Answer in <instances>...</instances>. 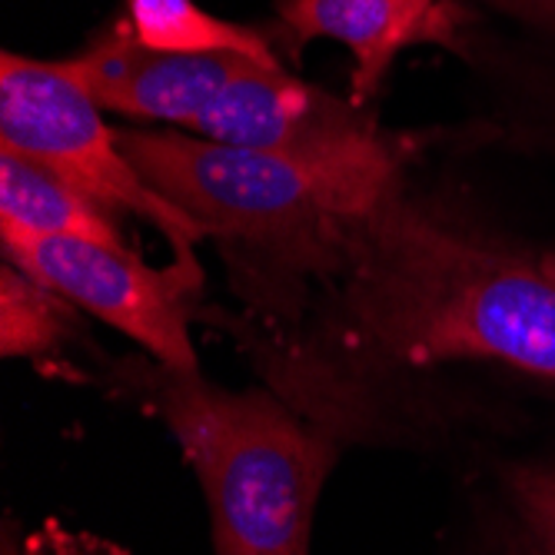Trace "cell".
<instances>
[{"mask_svg": "<svg viewBox=\"0 0 555 555\" xmlns=\"http://www.w3.org/2000/svg\"><path fill=\"white\" fill-rule=\"evenodd\" d=\"M34 545H37V555H111L100 545H87V542H77L70 535H57L54 529L43 532Z\"/></svg>", "mask_w": 555, "mask_h": 555, "instance_id": "13", "label": "cell"}, {"mask_svg": "<svg viewBox=\"0 0 555 555\" xmlns=\"http://www.w3.org/2000/svg\"><path fill=\"white\" fill-rule=\"evenodd\" d=\"M0 243L8 263L143 346L164 370H199L190 339L193 293L204 286L199 267L173 260L160 270L127 246L83 236H0Z\"/></svg>", "mask_w": 555, "mask_h": 555, "instance_id": "5", "label": "cell"}, {"mask_svg": "<svg viewBox=\"0 0 555 555\" xmlns=\"http://www.w3.org/2000/svg\"><path fill=\"white\" fill-rule=\"evenodd\" d=\"M0 146L57 170L104 207L154 223L173 246V260L199 267V230L177 204L150 186L127 157L120 130H111L104 107L70 74L67 61L0 57Z\"/></svg>", "mask_w": 555, "mask_h": 555, "instance_id": "4", "label": "cell"}, {"mask_svg": "<svg viewBox=\"0 0 555 555\" xmlns=\"http://www.w3.org/2000/svg\"><path fill=\"white\" fill-rule=\"evenodd\" d=\"M154 406L207 495L217 555H310L333 446L260 389L157 370Z\"/></svg>", "mask_w": 555, "mask_h": 555, "instance_id": "3", "label": "cell"}, {"mask_svg": "<svg viewBox=\"0 0 555 555\" xmlns=\"http://www.w3.org/2000/svg\"><path fill=\"white\" fill-rule=\"evenodd\" d=\"M193 133L302 164L396 167L392 143L383 140L363 104L302 83L280 64H257L236 77L193 124Z\"/></svg>", "mask_w": 555, "mask_h": 555, "instance_id": "6", "label": "cell"}, {"mask_svg": "<svg viewBox=\"0 0 555 555\" xmlns=\"http://www.w3.org/2000/svg\"><path fill=\"white\" fill-rule=\"evenodd\" d=\"M260 61L243 54H173L140 43L130 30L100 34L77 57L70 74L104 111L160 120L193 130L217 96Z\"/></svg>", "mask_w": 555, "mask_h": 555, "instance_id": "7", "label": "cell"}, {"mask_svg": "<svg viewBox=\"0 0 555 555\" xmlns=\"http://www.w3.org/2000/svg\"><path fill=\"white\" fill-rule=\"evenodd\" d=\"M130 34L173 54H243L260 64H280L270 43L243 24L204 11L196 0H127Z\"/></svg>", "mask_w": 555, "mask_h": 555, "instance_id": "10", "label": "cell"}, {"mask_svg": "<svg viewBox=\"0 0 555 555\" xmlns=\"http://www.w3.org/2000/svg\"><path fill=\"white\" fill-rule=\"evenodd\" d=\"M77 326V307L57 289L4 260L0 270V352L40 360L57 352Z\"/></svg>", "mask_w": 555, "mask_h": 555, "instance_id": "11", "label": "cell"}, {"mask_svg": "<svg viewBox=\"0 0 555 555\" xmlns=\"http://www.w3.org/2000/svg\"><path fill=\"white\" fill-rule=\"evenodd\" d=\"M346 346L392 370L486 360L555 379V283L539 263L426 217L392 190L343 270Z\"/></svg>", "mask_w": 555, "mask_h": 555, "instance_id": "1", "label": "cell"}, {"mask_svg": "<svg viewBox=\"0 0 555 555\" xmlns=\"http://www.w3.org/2000/svg\"><path fill=\"white\" fill-rule=\"evenodd\" d=\"M492 555H555V463L502 469Z\"/></svg>", "mask_w": 555, "mask_h": 555, "instance_id": "12", "label": "cell"}, {"mask_svg": "<svg viewBox=\"0 0 555 555\" xmlns=\"http://www.w3.org/2000/svg\"><path fill=\"white\" fill-rule=\"evenodd\" d=\"M283 24L296 40H336L357 57V104L376 90L396 54L420 37L423 21L402 0H283Z\"/></svg>", "mask_w": 555, "mask_h": 555, "instance_id": "9", "label": "cell"}, {"mask_svg": "<svg viewBox=\"0 0 555 555\" xmlns=\"http://www.w3.org/2000/svg\"><path fill=\"white\" fill-rule=\"evenodd\" d=\"M120 143L260 302L343 276L363 220L396 190V167L302 164L170 130H120Z\"/></svg>", "mask_w": 555, "mask_h": 555, "instance_id": "2", "label": "cell"}, {"mask_svg": "<svg viewBox=\"0 0 555 555\" xmlns=\"http://www.w3.org/2000/svg\"><path fill=\"white\" fill-rule=\"evenodd\" d=\"M539 267H542V273L555 283V254H545V257L539 260Z\"/></svg>", "mask_w": 555, "mask_h": 555, "instance_id": "15", "label": "cell"}, {"mask_svg": "<svg viewBox=\"0 0 555 555\" xmlns=\"http://www.w3.org/2000/svg\"><path fill=\"white\" fill-rule=\"evenodd\" d=\"M402 4L410 8V14H413V17H420V21L426 24V17H429V11H433L436 0H402Z\"/></svg>", "mask_w": 555, "mask_h": 555, "instance_id": "14", "label": "cell"}, {"mask_svg": "<svg viewBox=\"0 0 555 555\" xmlns=\"http://www.w3.org/2000/svg\"><path fill=\"white\" fill-rule=\"evenodd\" d=\"M0 236H83L127 246L111 207L24 154L0 146Z\"/></svg>", "mask_w": 555, "mask_h": 555, "instance_id": "8", "label": "cell"}]
</instances>
